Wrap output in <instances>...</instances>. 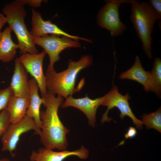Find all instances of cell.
<instances>
[{"label":"cell","mask_w":161,"mask_h":161,"mask_svg":"<svg viewBox=\"0 0 161 161\" xmlns=\"http://www.w3.org/2000/svg\"><path fill=\"white\" fill-rule=\"evenodd\" d=\"M64 101L61 96L52 94L47 91L44 105L46 109L40 111L41 121L40 141L47 149L66 150L68 143L66 135L69 131L63 125L58 115V110Z\"/></svg>","instance_id":"cell-1"},{"label":"cell","mask_w":161,"mask_h":161,"mask_svg":"<svg viewBox=\"0 0 161 161\" xmlns=\"http://www.w3.org/2000/svg\"><path fill=\"white\" fill-rule=\"evenodd\" d=\"M92 63V57L85 55L78 61L69 59L68 68L63 71L57 72L55 70L46 71L45 75L47 91L65 98L72 96L76 92L75 85L78 75Z\"/></svg>","instance_id":"cell-2"},{"label":"cell","mask_w":161,"mask_h":161,"mask_svg":"<svg viewBox=\"0 0 161 161\" xmlns=\"http://www.w3.org/2000/svg\"><path fill=\"white\" fill-rule=\"evenodd\" d=\"M130 19L138 37L142 43L143 49L148 58L152 57L153 32L158 16L148 2L131 0Z\"/></svg>","instance_id":"cell-3"},{"label":"cell","mask_w":161,"mask_h":161,"mask_svg":"<svg viewBox=\"0 0 161 161\" xmlns=\"http://www.w3.org/2000/svg\"><path fill=\"white\" fill-rule=\"evenodd\" d=\"M2 12L5 16L9 27L17 37L20 53L22 54H38V51L24 22L27 12L24 6L18 0H15L6 4Z\"/></svg>","instance_id":"cell-4"},{"label":"cell","mask_w":161,"mask_h":161,"mask_svg":"<svg viewBox=\"0 0 161 161\" xmlns=\"http://www.w3.org/2000/svg\"><path fill=\"white\" fill-rule=\"evenodd\" d=\"M131 0H108L99 10L97 21L98 25L109 31L114 36L121 35L126 26L120 20L119 8L123 3H130Z\"/></svg>","instance_id":"cell-5"},{"label":"cell","mask_w":161,"mask_h":161,"mask_svg":"<svg viewBox=\"0 0 161 161\" xmlns=\"http://www.w3.org/2000/svg\"><path fill=\"white\" fill-rule=\"evenodd\" d=\"M102 97L101 105L107 106V109L103 115L101 123L112 120L111 118L108 117V112L109 110L116 107L120 112V117L121 119H123L125 116H127L132 120L137 129L142 128V121L135 117L130 107L129 100L130 97L128 93L125 95H122L119 92L117 87L114 86L109 92Z\"/></svg>","instance_id":"cell-6"},{"label":"cell","mask_w":161,"mask_h":161,"mask_svg":"<svg viewBox=\"0 0 161 161\" xmlns=\"http://www.w3.org/2000/svg\"><path fill=\"white\" fill-rule=\"evenodd\" d=\"M32 38L34 44L42 47L48 55L49 62L47 71L49 72L55 70L54 65L60 59L59 54L63 50L67 48L80 46L78 41L54 35H47L40 38L32 36Z\"/></svg>","instance_id":"cell-7"},{"label":"cell","mask_w":161,"mask_h":161,"mask_svg":"<svg viewBox=\"0 0 161 161\" xmlns=\"http://www.w3.org/2000/svg\"><path fill=\"white\" fill-rule=\"evenodd\" d=\"M32 130L39 136L41 135V130L38 127L33 120L27 115L19 122L11 123L1 137V151H9L13 157L15 155L13 152L16 149L21 135Z\"/></svg>","instance_id":"cell-8"},{"label":"cell","mask_w":161,"mask_h":161,"mask_svg":"<svg viewBox=\"0 0 161 161\" xmlns=\"http://www.w3.org/2000/svg\"><path fill=\"white\" fill-rule=\"evenodd\" d=\"M46 54V52L44 50L35 54H23L18 58L27 72L30 74L37 82L40 91L41 97L45 100L47 91L46 78L43 72V64Z\"/></svg>","instance_id":"cell-9"},{"label":"cell","mask_w":161,"mask_h":161,"mask_svg":"<svg viewBox=\"0 0 161 161\" xmlns=\"http://www.w3.org/2000/svg\"><path fill=\"white\" fill-rule=\"evenodd\" d=\"M32 27L30 32L32 36L40 38L50 34L59 36L62 35L76 41L80 40L90 43L92 42L89 39L69 34L60 29L50 21L44 20L41 13L32 7Z\"/></svg>","instance_id":"cell-10"},{"label":"cell","mask_w":161,"mask_h":161,"mask_svg":"<svg viewBox=\"0 0 161 161\" xmlns=\"http://www.w3.org/2000/svg\"><path fill=\"white\" fill-rule=\"evenodd\" d=\"M119 78L136 81L143 85L146 91L153 92L159 96L161 95V90L157 86L150 72L144 70L137 56L135 57L134 63L131 67L121 73Z\"/></svg>","instance_id":"cell-11"},{"label":"cell","mask_w":161,"mask_h":161,"mask_svg":"<svg viewBox=\"0 0 161 161\" xmlns=\"http://www.w3.org/2000/svg\"><path fill=\"white\" fill-rule=\"evenodd\" d=\"M89 150L82 146L78 150L72 151L65 150L55 151L44 148H39L37 151H33L30 157L31 161H63L66 158L71 156H76L80 159L88 158Z\"/></svg>","instance_id":"cell-12"},{"label":"cell","mask_w":161,"mask_h":161,"mask_svg":"<svg viewBox=\"0 0 161 161\" xmlns=\"http://www.w3.org/2000/svg\"><path fill=\"white\" fill-rule=\"evenodd\" d=\"M66 99L61 106L62 108L73 107L78 109L86 115L89 124L92 127L95 126L96 112L101 105L102 97L92 99L87 95L79 98H75L70 96Z\"/></svg>","instance_id":"cell-13"},{"label":"cell","mask_w":161,"mask_h":161,"mask_svg":"<svg viewBox=\"0 0 161 161\" xmlns=\"http://www.w3.org/2000/svg\"><path fill=\"white\" fill-rule=\"evenodd\" d=\"M29 81L28 73L18 58H16L10 86L14 96L21 97H29Z\"/></svg>","instance_id":"cell-14"},{"label":"cell","mask_w":161,"mask_h":161,"mask_svg":"<svg viewBox=\"0 0 161 161\" xmlns=\"http://www.w3.org/2000/svg\"><path fill=\"white\" fill-rule=\"evenodd\" d=\"M29 83L30 102L26 115L32 118L38 127L41 129L40 108L42 104H44L45 100L39 95V87L35 80L32 78L29 80Z\"/></svg>","instance_id":"cell-15"},{"label":"cell","mask_w":161,"mask_h":161,"mask_svg":"<svg viewBox=\"0 0 161 161\" xmlns=\"http://www.w3.org/2000/svg\"><path fill=\"white\" fill-rule=\"evenodd\" d=\"M12 29L6 27L1 32L0 37V60L8 62L14 58L16 49L19 48L18 44L14 43L11 38Z\"/></svg>","instance_id":"cell-16"},{"label":"cell","mask_w":161,"mask_h":161,"mask_svg":"<svg viewBox=\"0 0 161 161\" xmlns=\"http://www.w3.org/2000/svg\"><path fill=\"white\" fill-rule=\"evenodd\" d=\"M30 102L29 97H21L13 96L7 109L11 123H17L22 120L26 114Z\"/></svg>","instance_id":"cell-17"},{"label":"cell","mask_w":161,"mask_h":161,"mask_svg":"<svg viewBox=\"0 0 161 161\" xmlns=\"http://www.w3.org/2000/svg\"><path fill=\"white\" fill-rule=\"evenodd\" d=\"M143 124L147 129H154L161 132V109L160 107L156 111L141 116Z\"/></svg>","instance_id":"cell-18"},{"label":"cell","mask_w":161,"mask_h":161,"mask_svg":"<svg viewBox=\"0 0 161 161\" xmlns=\"http://www.w3.org/2000/svg\"><path fill=\"white\" fill-rule=\"evenodd\" d=\"M150 72L158 88L161 90V60L159 58L155 59L153 68Z\"/></svg>","instance_id":"cell-19"},{"label":"cell","mask_w":161,"mask_h":161,"mask_svg":"<svg viewBox=\"0 0 161 161\" xmlns=\"http://www.w3.org/2000/svg\"><path fill=\"white\" fill-rule=\"evenodd\" d=\"M13 96V91L10 86L0 89V112L7 108Z\"/></svg>","instance_id":"cell-20"},{"label":"cell","mask_w":161,"mask_h":161,"mask_svg":"<svg viewBox=\"0 0 161 161\" xmlns=\"http://www.w3.org/2000/svg\"><path fill=\"white\" fill-rule=\"evenodd\" d=\"M10 123L9 114L6 109L0 113V137L5 132Z\"/></svg>","instance_id":"cell-21"},{"label":"cell","mask_w":161,"mask_h":161,"mask_svg":"<svg viewBox=\"0 0 161 161\" xmlns=\"http://www.w3.org/2000/svg\"><path fill=\"white\" fill-rule=\"evenodd\" d=\"M148 2L157 14L159 22L161 20V0H150Z\"/></svg>","instance_id":"cell-22"},{"label":"cell","mask_w":161,"mask_h":161,"mask_svg":"<svg viewBox=\"0 0 161 161\" xmlns=\"http://www.w3.org/2000/svg\"><path fill=\"white\" fill-rule=\"evenodd\" d=\"M19 2L24 6L28 4L33 7H38L41 6L42 2L44 1L41 0H18Z\"/></svg>","instance_id":"cell-23"},{"label":"cell","mask_w":161,"mask_h":161,"mask_svg":"<svg viewBox=\"0 0 161 161\" xmlns=\"http://www.w3.org/2000/svg\"><path fill=\"white\" fill-rule=\"evenodd\" d=\"M137 132L135 128L130 127L125 135V139L132 138L135 137L137 134Z\"/></svg>","instance_id":"cell-24"},{"label":"cell","mask_w":161,"mask_h":161,"mask_svg":"<svg viewBox=\"0 0 161 161\" xmlns=\"http://www.w3.org/2000/svg\"><path fill=\"white\" fill-rule=\"evenodd\" d=\"M6 23L5 17L3 14L0 13V37L1 33V30L4 24Z\"/></svg>","instance_id":"cell-25"},{"label":"cell","mask_w":161,"mask_h":161,"mask_svg":"<svg viewBox=\"0 0 161 161\" xmlns=\"http://www.w3.org/2000/svg\"><path fill=\"white\" fill-rule=\"evenodd\" d=\"M0 161H10V160L8 159L4 158L0 159Z\"/></svg>","instance_id":"cell-26"}]
</instances>
